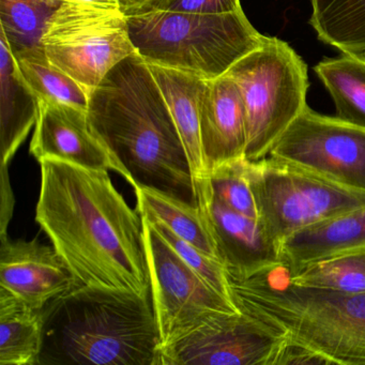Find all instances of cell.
<instances>
[{
	"mask_svg": "<svg viewBox=\"0 0 365 365\" xmlns=\"http://www.w3.org/2000/svg\"><path fill=\"white\" fill-rule=\"evenodd\" d=\"M282 341L241 312L217 314L164 346L162 365H271Z\"/></svg>",
	"mask_w": 365,
	"mask_h": 365,
	"instance_id": "8fae6325",
	"label": "cell"
},
{
	"mask_svg": "<svg viewBox=\"0 0 365 365\" xmlns=\"http://www.w3.org/2000/svg\"><path fill=\"white\" fill-rule=\"evenodd\" d=\"M225 76L240 89L247 113V161L268 157L272 147L307 108V66L279 38L267 37Z\"/></svg>",
	"mask_w": 365,
	"mask_h": 365,
	"instance_id": "8992f818",
	"label": "cell"
},
{
	"mask_svg": "<svg viewBox=\"0 0 365 365\" xmlns=\"http://www.w3.org/2000/svg\"><path fill=\"white\" fill-rule=\"evenodd\" d=\"M230 299L241 313L324 364L365 365V294L315 289L272 281L270 274H228Z\"/></svg>",
	"mask_w": 365,
	"mask_h": 365,
	"instance_id": "277c9868",
	"label": "cell"
},
{
	"mask_svg": "<svg viewBox=\"0 0 365 365\" xmlns=\"http://www.w3.org/2000/svg\"><path fill=\"white\" fill-rule=\"evenodd\" d=\"M247 172L258 217L279 245L300 230L365 207V192L270 157L247 161Z\"/></svg>",
	"mask_w": 365,
	"mask_h": 365,
	"instance_id": "52a82bcc",
	"label": "cell"
},
{
	"mask_svg": "<svg viewBox=\"0 0 365 365\" xmlns=\"http://www.w3.org/2000/svg\"><path fill=\"white\" fill-rule=\"evenodd\" d=\"M48 61L91 93L106 74L136 50L120 9L63 3L43 40Z\"/></svg>",
	"mask_w": 365,
	"mask_h": 365,
	"instance_id": "ba28073f",
	"label": "cell"
},
{
	"mask_svg": "<svg viewBox=\"0 0 365 365\" xmlns=\"http://www.w3.org/2000/svg\"><path fill=\"white\" fill-rule=\"evenodd\" d=\"M43 339V309L0 289V365H38Z\"/></svg>",
	"mask_w": 365,
	"mask_h": 365,
	"instance_id": "d6986e66",
	"label": "cell"
},
{
	"mask_svg": "<svg viewBox=\"0 0 365 365\" xmlns=\"http://www.w3.org/2000/svg\"><path fill=\"white\" fill-rule=\"evenodd\" d=\"M286 279L299 287L365 294V251L305 264L292 272H286Z\"/></svg>",
	"mask_w": 365,
	"mask_h": 365,
	"instance_id": "cb8c5ba5",
	"label": "cell"
},
{
	"mask_svg": "<svg viewBox=\"0 0 365 365\" xmlns=\"http://www.w3.org/2000/svg\"><path fill=\"white\" fill-rule=\"evenodd\" d=\"M268 157L365 192V128L336 116H324L307 106Z\"/></svg>",
	"mask_w": 365,
	"mask_h": 365,
	"instance_id": "30bf717a",
	"label": "cell"
},
{
	"mask_svg": "<svg viewBox=\"0 0 365 365\" xmlns=\"http://www.w3.org/2000/svg\"><path fill=\"white\" fill-rule=\"evenodd\" d=\"M87 120L132 187L198 206L187 149L148 63L138 53L115 66L89 93Z\"/></svg>",
	"mask_w": 365,
	"mask_h": 365,
	"instance_id": "7a4b0ae2",
	"label": "cell"
},
{
	"mask_svg": "<svg viewBox=\"0 0 365 365\" xmlns=\"http://www.w3.org/2000/svg\"><path fill=\"white\" fill-rule=\"evenodd\" d=\"M151 292L76 284L43 309L38 365H162Z\"/></svg>",
	"mask_w": 365,
	"mask_h": 365,
	"instance_id": "3957f363",
	"label": "cell"
},
{
	"mask_svg": "<svg viewBox=\"0 0 365 365\" xmlns=\"http://www.w3.org/2000/svg\"><path fill=\"white\" fill-rule=\"evenodd\" d=\"M39 163L36 222L76 283L150 292L142 215L117 191L108 170L54 158Z\"/></svg>",
	"mask_w": 365,
	"mask_h": 365,
	"instance_id": "6da1fadb",
	"label": "cell"
},
{
	"mask_svg": "<svg viewBox=\"0 0 365 365\" xmlns=\"http://www.w3.org/2000/svg\"><path fill=\"white\" fill-rule=\"evenodd\" d=\"M334 102L337 118L365 128V59L341 54L314 68Z\"/></svg>",
	"mask_w": 365,
	"mask_h": 365,
	"instance_id": "603a6c76",
	"label": "cell"
},
{
	"mask_svg": "<svg viewBox=\"0 0 365 365\" xmlns=\"http://www.w3.org/2000/svg\"><path fill=\"white\" fill-rule=\"evenodd\" d=\"M61 5L58 0H0V34L16 58L46 53L42 40Z\"/></svg>",
	"mask_w": 365,
	"mask_h": 365,
	"instance_id": "7402d4cb",
	"label": "cell"
},
{
	"mask_svg": "<svg viewBox=\"0 0 365 365\" xmlns=\"http://www.w3.org/2000/svg\"><path fill=\"white\" fill-rule=\"evenodd\" d=\"M125 19L136 53L148 65L172 68L202 80L225 76L267 40L243 10L222 14L151 10Z\"/></svg>",
	"mask_w": 365,
	"mask_h": 365,
	"instance_id": "5b68a950",
	"label": "cell"
},
{
	"mask_svg": "<svg viewBox=\"0 0 365 365\" xmlns=\"http://www.w3.org/2000/svg\"><path fill=\"white\" fill-rule=\"evenodd\" d=\"M116 1L120 7L121 12L125 16H129V14L135 12L136 10L144 7L150 0H116Z\"/></svg>",
	"mask_w": 365,
	"mask_h": 365,
	"instance_id": "4dcf8cb0",
	"label": "cell"
},
{
	"mask_svg": "<svg viewBox=\"0 0 365 365\" xmlns=\"http://www.w3.org/2000/svg\"><path fill=\"white\" fill-rule=\"evenodd\" d=\"M1 165H8L37 123L39 101L23 78L7 40L0 34Z\"/></svg>",
	"mask_w": 365,
	"mask_h": 365,
	"instance_id": "e0dca14e",
	"label": "cell"
},
{
	"mask_svg": "<svg viewBox=\"0 0 365 365\" xmlns=\"http://www.w3.org/2000/svg\"><path fill=\"white\" fill-rule=\"evenodd\" d=\"M140 215L155 217L177 236L221 262L215 239L200 207L149 187H134Z\"/></svg>",
	"mask_w": 365,
	"mask_h": 365,
	"instance_id": "ffe728a7",
	"label": "cell"
},
{
	"mask_svg": "<svg viewBox=\"0 0 365 365\" xmlns=\"http://www.w3.org/2000/svg\"><path fill=\"white\" fill-rule=\"evenodd\" d=\"M39 101V114L29 153L40 160L54 158L91 170L125 173L91 132L87 112L68 104Z\"/></svg>",
	"mask_w": 365,
	"mask_h": 365,
	"instance_id": "4fadbf2b",
	"label": "cell"
},
{
	"mask_svg": "<svg viewBox=\"0 0 365 365\" xmlns=\"http://www.w3.org/2000/svg\"><path fill=\"white\" fill-rule=\"evenodd\" d=\"M309 24L341 54L365 59V0H311Z\"/></svg>",
	"mask_w": 365,
	"mask_h": 365,
	"instance_id": "44dd1931",
	"label": "cell"
},
{
	"mask_svg": "<svg viewBox=\"0 0 365 365\" xmlns=\"http://www.w3.org/2000/svg\"><path fill=\"white\" fill-rule=\"evenodd\" d=\"M142 217L151 298L163 347L210 316L239 312L232 300L208 285Z\"/></svg>",
	"mask_w": 365,
	"mask_h": 365,
	"instance_id": "9c48e42d",
	"label": "cell"
},
{
	"mask_svg": "<svg viewBox=\"0 0 365 365\" xmlns=\"http://www.w3.org/2000/svg\"><path fill=\"white\" fill-rule=\"evenodd\" d=\"M200 142L207 173L245 159L247 113L238 85L227 76L206 80L200 98Z\"/></svg>",
	"mask_w": 365,
	"mask_h": 365,
	"instance_id": "9a60e30c",
	"label": "cell"
},
{
	"mask_svg": "<svg viewBox=\"0 0 365 365\" xmlns=\"http://www.w3.org/2000/svg\"><path fill=\"white\" fill-rule=\"evenodd\" d=\"M365 251V207L305 228L281 245L282 269L290 273L305 264Z\"/></svg>",
	"mask_w": 365,
	"mask_h": 365,
	"instance_id": "2e32d148",
	"label": "cell"
},
{
	"mask_svg": "<svg viewBox=\"0 0 365 365\" xmlns=\"http://www.w3.org/2000/svg\"><path fill=\"white\" fill-rule=\"evenodd\" d=\"M151 10L191 14H222L239 11L242 8L240 0H150L144 7L131 14Z\"/></svg>",
	"mask_w": 365,
	"mask_h": 365,
	"instance_id": "83f0119b",
	"label": "cell"
},
{
	"mask_svg": "<svg viewBox=\"0 0 365 365\" xmlns=\"http://www.w3.org/2000/svg\"><path fill=\"white\" fill-rule=\"evenodd\" d=\"M146 217L158 232L165 239L166 242L176 251V253L206 282L213 289L230 299V285H228L226 268L221 262L194 247L191 243L181 239L172 232L168 226L155 217L140 215Z\"/></svg>",
	"mask_w": 365,
	"mask_h": 365,
	"instance_id": "4316f807",
	"label": "cell"
},
{
	"mask_svg": "<svg viewBox=\"0 0 365 365\" xmlns=\"http://www.w3.org/2000/svg\"><path fill=\"white\" fill-rule=\"evenodd\" d=\"M76 279L54 247L31 241L1 239L0 289L42 309L76 285Z\"/></svg>",
	"mask_w": 365,
	"mask_h": 365,
	"instance_id": "5bb4252c",
	"label": "cell"
},
{
	"mask_svg": "<svg viewBox=\"0 0 365 365\" xmlns=\"http://www.w3.org/2000/svg\"><path fill=\"white\" fill-rule=\"evenodd\" d=\"M61 3L85 4L95 7L108 8V9H120L116 0H58Z\"/></svg>",
	"mask_w": 365,
	"mask_h": 365,
	"instance_id": "f546056e",
	"label": "cell"
},
{
	"mask_svg": "<svg viewBox=\"0 0 365 365\" xmlns=\"http://www.w3.org/2000/svg\"><path fill=\"white\" fill-rule=\"evenodd\" d=\"M148 66L165 98L187 149L196 185L208 177L200 127V98L206 80L172 68Z\"/></svg>",
	"mask_w": 365,
	"mask_h": 365,
	"instance_id": "ac0fdd59",
	"label": "cell"
},
{
	"mask_svg": "<svg viewBox=\"0 0 365 365\" xmlns=\"http://www.w3.org/2000/svg\"><path fill=\"white\" fill-rule=\"evenodd\" d=\"M247 164V159L222 164L210 170L207 179L211 193L221 204L241 215L259 220Z\"/></svg>",
	"mask_w": 365,
	"mask_h": 365,
	"instance_id": "484cf974",
	"label": "cell"
},
{
	"mask_svg": "<svg viewBox=\"0 0 365 365\" xmlns=\"http://www.w3.org/2000/svg\"><path fill=\"white\" fill-rule=\"evenodd\" d=\"M19 69L38 100L59 102L87 112L89 93L86 89L53 65L46 53L16 58Z\"/></svg>",
	"mask_w": 365,
	"mask_h": 365,
	"instance_id": "d4e9b609",
	"label": "cell"
},
{
	"mask_svg": "<svg viewBox=\"0 0 365 365\" xmlns=\"http://www.w3.org/2000/svg\"><path fill=\"white\" fill-rule=\"evenodd\" d=\"M1 194H3V205H1V239L7 238V224L11 217L14 209V198H12L11 187L8 178L7 165H1Z\"/></svg>",
	"mask_w": 365,
	"mask_h": 365,
	"instance_id": "f1b7e54d",
	"label": "cell"
},
{
	"mask_svg": "<svg viewBox=\"0 0 365 365\" xmlns=\"http://www.w3.org/2000/svg\"><path fill=\"white\" fill-rule=\"evenodd\" d=\"M195 190L198 207L228 274L245 279L282 269L281 245L260 220L221 204L211 193L207 178L198 182Z\"/></svg>",
	"mask_w": 365,
	"mask_h": 365,
	"instance_id": "7c38bea8",
	"label": "cell"
}]
</instances>
